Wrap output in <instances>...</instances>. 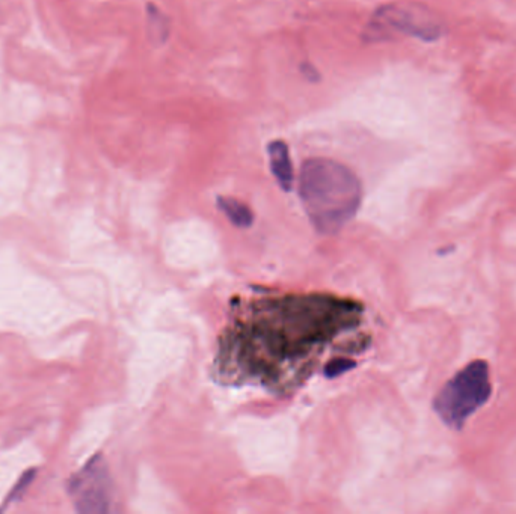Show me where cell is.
Returning a JSON list of instances; mask_svg holds the SVG:
<instances>
[{
    "label": "cell",
    "mask_w": 516,
    "mask_h": 514,
    "mask_svg": "<svg viewBox=\"0 0 516 514\" xmlns=\"http://www.w3.org/2000/svg\"><path fill=\"white\" fill-rule=\"evenodd\" d=\"M363 317L357 300L332 294L237 300L219 337L213 374L221 383L290 394L323 358L358 355L367 346Z\"/></svg>",
    "instance_id": "1"
},
{
    "label": "cell",
    "mask_w": 516,
    "mask_h": 514,
    "mask_svg": "<svg viewBox=\"0 0 516 514\" xmlns=\"http://www.w3.org/2000/svg\"><path fill=\"white\" fill-rule=\"evenodd\" d=\"M299 195L317 231L332 234L357 215L363 186L348 166L320 157L302 165Z\"/></svg>",
    "instance_id": "2"
},
{
    "label": "cell",
    "mask_w": 516,
    "mask_h": 514,
    "mask_svg": "<svg viewBox=\"0 0 516 514\" xmlns=\"http://www.w3.org/2000/svg\"><path fill=\"white\" fill-rule=\"evenodd\" d=\"M492 386L485 361H474L444 385L434 401V409L441 420L461 429L468 418L488 401Z\"/></svg>",
    "instance_id": "3"
},
{
    "label": "cell",
    "mask_w": 516,
    "mask_h": 514,
    "mask_svg": "<svg viewBox=\"0 0 516 514\" xmlns=\"http://www.w3.org/2000/svg\"><path fill=\"white\" fill-rule=\"evenodd\" d=\"M397 32L423 41H435L443 35L441 26L418 8L396 4L379 8L369 23L370 37L379 40Z\"/></svg>",
    "instance_id": "4"
},
{
    "label": "cell",
    "mask_w": 516,
    "mask_h": 514,
    "mask_svg": "<svg viewBox=\"0 0 516 514\" xmlns=\"http://www.w3.org/2000/svg\"><path fill=\"white\" fill-rule=\"evenodd\" d=\"M68 493L80 513H106L111 504V478L102 457L96 456L68 480Z\"/></svg>",
    "instance_id": "5"
},
{
    "label": "cell",
    "mask_w": 516,
    "mask_h": 514,
    "mask_svg": "<svg viewBox=\"0 0 516 514\" xmlns=\"http://www.w3.org/2000/svg\"><path fill=\"white\" fill-rule=\"evenodd\" d=\"M269 160H271V169L274 177L277 178L281 189L290 192L293 189V181H295V174H293L292 159H290L289 147L286 142L277 139L268 145Z\"/></svg>",
    "instance_id": "6"
},
{
    "label": "cell",
    "mask_w": 516,
    "mask_h": 514,
    "mask_svg": "<svg viewBox=\"0 0 516 514\" xmlns=\"http://www.w3.org/2000/svg\"><path fill=\"white\" fill-rule=\"evenodd\" d=\"M219 209L224 212V215L230 219L231 224L239 228L251 227L254 222V215L248 205L240 202L236 198H227V196H219Z\"/></svg>",
    "instance_id": "7"
},
{
    "label": "cell",
    "mask_w": 516,
    "mask_h": 514,
    "mask_svg": "<svg viewBox=\"0 0 516 514\" xmlns=\"http://www.w3.org/2000/svg\"><path fill=\"white\" fill-rule=\"evenodd\" d=\"M355 365H357V362L352 356H335L331 361L326 362L325 367H323V374L328 379H334V377L348 373Z\"/></svg>",
    "instance_id": "8"
},
{
    "label": "cell",
    "mask_w": 516,
    "mask_h": 514,
    "mask_svg": "<svg viewBox=\"0 0 516 514\" xmlns=\"http://www.w3.org/2000/svg\"><path fill=\"white\" fill-rule=\"evenodd\" d=\"M148 19H150L151 35L156 37L157 40H165L168 37V22H166L163 13H160L153 4L148 5Z\"/></svg>",
    "instance_id": "9"
},
{
    "label": "cell",
    "mask_w": 516,
    "mask_h": 514,
    "mask_svg": "<svg viewBox=\"0 0 516 514\" xmlns=\"http://www.w3.org/2000/svg\"><path fill=\"white\" fill-rule=\"evenodd\" d=\"M35 475H37V471H35V469H29L25 475H22V477H20L19 483L16 484V487H14L13 490H11L10 498L7 499V502L10 501V499H19L20 496L26 492L29 484L34 481Z\"/></svg>",
    "instance_id": "10"
}]
</instances>
